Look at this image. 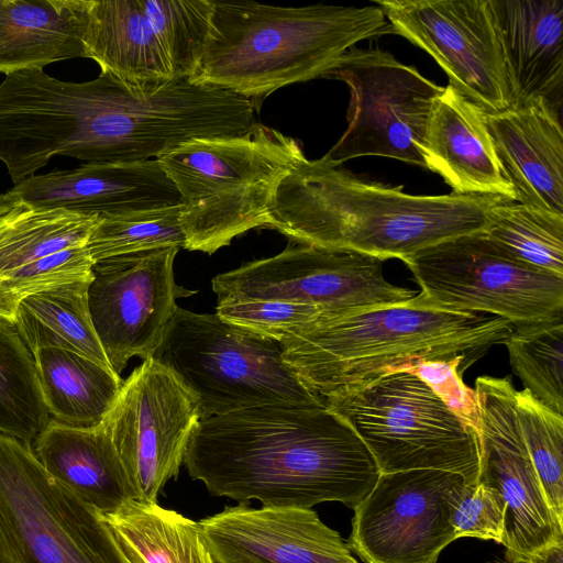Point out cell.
Returning a JSON list of instances; mask_svg holds the SVG:
<instances>
[{"mask_svg":"<svg viewBox=\"0 0 563 563\" xmlns=\"http://www.w3.org/2000/svg\"><path fill=\"white\" fill-rule=\"evenodd\" d=\"M183 464L213 496L303 508L339 501L354 509L380 474L364 442L325 402L200 419Z\"/></svg>","mask_w":563,"mask_h":563,"instance_id":"cell-1","label":"cell"},{"mask_svg":"<svg viewBox=\"0 0 563 563\" xmlns=\"http://www.w3.org/2000/svg\"><path fill=\"white\" fill-rule=\"evenodd\" d=\"M499 196H417L307 157L280 181L266 227L296 244L409 260L441 241L485 231Z\"/></svg>","mask_w":563,"mask_h":563,"instance_id":"cell-2","label":"cell"},{"mask_svg":"<svg viewBox=\"0 0 563 563\" xmlns=\"http://www.w3.org/2000/svg\"><path fill=\"white\" fill-rule=\"evenodd\" d=\"M512 328L500 317L431 307L417 294L387 307L323 311L280 344L287 365L324 400L418 361L462 356L466 369Z\"/></svg>","mask_w":563,"mask_h":563,"instance_id":"cell-3","label":"cell"},{"mask_svg":"<svg viewBox=\"0 0 563 563\" xmlns=\"http://www.w3.org/2000/svg\"><path fill=\"white\" fill-rule=\"evenodd\" d=\"M389 32L378 7H278L212 0L191 79L250 99L324 77L357 42Z\"/></svg>","mask_w":563,"mask_h":563,"instance_id":"cell-4","label":"cell"},{"mask_svg":"<svg viewBox=\"0 0 563 563\" xmlns=\"http://www.w3.org/2000/svg\"><path fill=\"white\" fill-rule=\"evenodd\" d=\"M305 158L295 139L260 123L241 135L192 139L162 155L180 196L184 249L212 254L266 225L280 181Z\"/></svg>","mask_w":563,"mask_h":563,"instance_id":"cell-5","label":"cell"},{"mask_svg":"<svg viewBox=\"0 0 563 563\" xmlns=\"http://www.w3.org/2000/svg\"><path fill=\"white\" fill-rule=\"evenodd\" d=\"M152 357L194 395L201 419L272 404H324L287 365L280 342L217 313L177 306Z\"/></svg>","mask_w":563,"mask_h":563,"instance_id":"cell-6","label":"cell"},{"mask_svg":"<svg viewBox=\"0 0 563 563\" xmlns=\"http://www.w3.org/2000/svg\"><path fill=\"white\" fill-rule=\"evenodd\" d=\"M324 402L356 432L380 474L441 470L478 482L476 432L417 375L386 374Z\"/></svg>","mask_w":563,"mask_h":563,"instance_id":"cell-7","label":"cell"},{"mask_svg":"<svg viewBox=\"0 0 563 563\" xmlns=\"http://www.w3.org/2000/svg\"><path fill=\"white\" fill-rule=\"evenodd\" d=\"M405 263L434 308L484 312L512 325L563 313V277L512 258L484 231L441 241Z\"/></svg>","mask_w":563,"mask_h":563,"instance_id":"cell-8","label":"cell"},{"mask_svg":"<svg viewBox=\"0 0 563 563\" xmlns=\"http://www.w3.org/2000/svg\"><path fill=\"white\" fill-rule=\"evenodd\" d=\"M324 77L350 90L347 129L325 159L383 156L424 167L418 146L443 87L386 51L355 46Z\"/></svg>","mask_w":563,"mask_h":563,"instance_id":"cell-9","label":"cell"},{"mask_svg":"<svg viewBox=\"0 0 563 563\" xmlns=\"http://www.w3.org/2000/svg\"><path fill=\"white\" fill-rule=\"evenodd\" d=\"M0 511L25 563H128L100 514L0 434Z\"/></svg>","mask_w":563,"mask_h":563,"instance_id":"cell-10","label":"cell"},{"mask_svg":"<svg viewBox=\"0 0 563 563\" xmlns=\"http://www.w3.org/2000/svg\"><path fill=\"white\" fill-rule=\"evenodd\" d=\"M383 260L349 249L289 245L212 279L218 301L280 300L325 311L401 303L417 292L389 283Z\"/></svg>","mask_w":563,"mask_h":563,"instance_id":"cell-11","label":"cell"},{"mask_svg":"<svg viewBox=\"0 0 563 563\" xmlns=\"http://www.w3.org/2000/svg\"><path fill=\"white\" fill-rule=\"evenodd\" d=\"M201 413L194 395L153 357L123 380L104 418L136 499L156 503L176 478Z\"/></svg>","mask_w":563,"mask_h":563,"instance_id":"cell-12","label":"cell"},{"mask_svg":"<svg viewBox=\"0 0 563 563\" xmlns=\"http://www.w3.org/2000/svg\"><path fill=\"white\" fill-rule=\"evenodd\" d=\"M479 413V477L507 505L505 560L527 563L563 542V521L550 508L530 459L516 412L510 376L476 379Z\"/></svg>","mask_w":563,"mask_h":563,"instance_id":"cell-13","label":"cell"},{"mask_svg":"<svg viewBox=\"0 0 563 563\" xmlns=\"http://www.w3.org/2000/svg\"><path fill=\"white\" fill-rule=\"evenodd\" d=\"M389 32L430 54L449 85L485 113L511 107L487 0H376Z\"/></svg>","mask_w":563,"mask_h":563,"instance_id":"cell-14","label":"cell"},{"mask_svg":"<svg viewBox=\"0 0 563 563\" xmlns=\"http://www.w3.org/2000/svg\"><path fill=\"white\" fill-rule=\"evenodd\" d=\"M178 251L157 249L92 265L89 312L108 362L118 375L131 357L153 356L177 307L176 300L196 294L174 279Z\"/></svg>","mask_w":563,"mask_h":563,"instance_id":"cell-15","label":"cell"},{"mask_svg":"<svg viewBox=\"0 0 563 563\" xmlns=\"http://www.w3.org/2000/svg\"><path fill=\"white\" fill-rule=\"evenodd\" d=\"M463 481L441 470L379 474L354 508L347 548L364 563H437L455 540L448 500Z\"/></svg>","mask_w":563,"mask_h":563,"instance_id":"cell-16","label":"cell"},{"mask_svg":"<svg viewBox=\"0 0 563 563\" xmlns=\"http://www.w3.org/2000/svg\"><path fill=\"white\" fill-rule=\"evenodd\" d=\"M198 525L217 563H358L311 508L239 504Z\"/></svg>","mask_w":563,"mask_h":563,"instance_id":"cell-17","label":"cell"},{"mask_svg":"<svg viewBox=\"0 0 563 563\" xmlns=\"http://www.w3.org/2000/svg\"><path fill=\"white\" fill-rule=\"evenodd\" d=\"M12 192L23 205L108 216L180 205V196L158 159L88 163L33 175Z\"/></svg>","mask_w":563,"mask_h":563,"instance_id":"cell-18","label":"cell"},{"mask_svg":"<svg viewBox=\"0 0 563 563\" xmlns=\"http://www.w3.org/2000/svg\"><path fill=\"white\" fill-rule=\"evenodd\" d=\"M484 117L516 202L563 216V130L558 108L536 99Z\"/></svg>","mask_w":563,"mask_h":563,"instance_id":"cell-19","label":"cell"},{"mask_svg":"<svg viewBox=\"0 0 563 563\" xmlns=\"http://www.w3.org/2000/svg\"><path fill=\"white\" fill-rule=\"evenodd\" d=\"M511 107L545 99L559 108L563 86V0H487Z\"/></svg>","mask_w":563,"mask_h":563,"instance_id":"cell-20","label":"cell"},{"mask_svg":"<svg viewBox=\"0 0 563 563\" xmlns=\"http://www.w3.org/2000/svg\"><path fill=\"white\" fill-rule=\"evenodd\" d=\"M485 112L448 85L435 99L418 150L424 168L438 173L455 194L516 201L485 123Z\"/></svg>","mask_w":563,"mask_h":563,"instance_id":"cell-21","label":"cell"},{"mask_svg":"<svg viewBox=\"0 0 563 563\" xmlns=\"http://www.w3.org/2000/svg\"><path fill=\"white\" fill-rule=\"evenodd\" d=\"M85 58L132 86L177 78L139 0H68Z\"/></svg>","mask_w":563,"mask_h":563,"instance_id":"cell-22","label":"cell"},{"mask_svg":"<svg viewBox=\"0 0 563 563\" xmlns=\"http://www.w3.org/2000/svg\"><path fill=\"white\" fill-rule=\"evenodd\" d=\"M31 449L49 476L99 514L136 499L104 420L77 428L51 418Z\"/></svg>","mask_w":563,"mask_h":563,"instance_id":"cell-23","label":"cell"},{"mask_svg":"<svg viewBox=\"0 0 563 563\" xmlns=\"http://www.w3.org/2000/svg\"><path fill=\"white\" fill-rule=\"evenodd\" d=\"M85 57L68 0H0V73Z\"/></svg>","mask_w":563,"mask_h":563,"instance_id":"cell-24","label":"cell"},{"mask_svg":"<svg viewBox=\"0 0 563 563\" xmlns=\"http://www.w3.org/2000/svg\"><path fill=\"white\" fill-rule=\"evenodd\" d=\"M34 357L44 401L54 420L77 428H92L104 420L122 386L120 375L63 349H41Z\"/></svg>","mask_w":563,"mask_h":563,"instance_id":"cell-25","label":"cell"},{"mask_svg":"<svg viewBox=\"0 0 563 563\" xmlns=\"http://www.w3.org/2000/svg\"><path fill=\"white\" fill-rule=\"evenodd\" d=\"M100 516L128 563H217L198 522L156 503L132 499Z\"/></svg>","mask_w":563,"mask_h":563,"instance_id":"cell-26","label":"cell"},{"mask_svg":"<svg viewBox=\"0 0 563 563\" xmlns=\"http://www.w3.org/2000/svg\"><path fill=\"white\" fill-rule=\"evenodd\" d=\"M90 280L52 287L19 303L13 322L33 354L41 349H63L111 368L89 312Z\"/></svg>","mask_w":563,"mask_h":563,"instance_id":"cell-27","label":"cell"},{"mask_svg":"<svg viewBox=\"0 0 563 563\" xmlns=\"http://www.w3.org/2000/svg\"><path fill=\"white\" fill-rule=\"evenodd\" d=\"M99 216L22 202L0 214V276L57 252L87 245Z\"/></svg>","mask_w":563,"mask_h":563,"instance_id":"cell-28","label":"cell"},{"mask_svg":"<svg viewBox=\"0 0 563 563\" xmlns=\"http://www.w3.org/2000/svg\"><path fill=\"white\" fill-rule=\"evenodd\" d=\"M49 419L34 354L0 316V434L31 445Z\"/></svg>","mask_w":563,"mask_h":563,"instance_id":"cell-29","label":"cell"},{"mask_svg":"<svg viewBox=\"0 0 563 563\" xmlns=\"http://www.w3.org/2000/svg\"><path fill=\"white\" fill-rule=\"evenodd\" d=\"M484 234L512 258L563 277V216L504 200Z\"/></svg>","mask_w":563,"mask_h":563,"instance_id":"cell-30","label":"cell"},{"mask_svg":"<svg viewBox=\"0 0 563 563\" xmlns=\"http://www.w3.org/2000/svg\"><path fill=\"white\" fill-rule=\"evenodd\" d=\"M503 344L525 388L549 409L563 416V313L514 325Z\"/></svg>","mask_w":563,"mask_h":563,"instance_id":"cell-31","label":"cell"},{"mask_svg":"<svg viewBox=\"0 0 563 563\" xmlns=\"http://www.w3.org/2000/svg\"><path fill=\"white\" fill-rule=\"evenodd\" d=\"M165 247H185L180 205L100 216L87 243L93 263Z\"/></svg>","mask_w":563,"mask_h":563,"instance_id":"cell-32","label":"cell"},{"mask_svg":"<svg viewBox=\"0 0 563 563\" xmlns=\"http://www.w3.org/2000/svg\"><path fill=\"white\" fill-rule=\"evenodd\" d=\"M177 78H191L209 31L212 0H139Z\"/></svg>","mask_w":563,"mask_h":563,"instance_id":"cell-33","label":"cell"},{"mask_svg":"<svg viewBox=\"0 0 563 563\" xmlns=\"http://www.w3.org/2000/svg\"><path fill=\"white\" fill-rule=\"evenodd\" d=\"M516 412L545 499L563 521V416L526 388L516 391Z\"/></svg>","mask_w":563,"mask_h":563,"instance_id":"cell-34","label":"cell"},{"mask_svg":"<svg viewBox=\"0 0 563 563\" xmlns=\"http://www.w3.org/2000/svg\"><path fill=\"white\" fill-rule=\"evenodd\" d=\"M87 245L42 257L0 276V316L13 321L19 303L52 287L91 279Z\"/></svg>","mask_w":563,"mask_h":563,"instance_id":"cell-35","label":"cell"},{"mask_svg":"<svg viewBox=\"0 0 563 563\" xmlns=\"http://www.w3.org/2000/svg\"><path fill=\"white\" fill-rule=\"evenodd\" d=\"M448 501L455 540L476 538L504 544L507 505L496 488L463 481L451 489Z\"/></svg>","mask_w":563,"mask_h":563,"instance_id":"cell-36","label":"cell"},{"mask_svg":"<svg viewBox=\"0 0 563 563\" xmlns=\"http://www.w3.org/2000/svg\"><path fill=\"white\" fill-rule=\"evenodd\" d=\"M324 309L280 300L218 301L216 313L223 320L278 342L291 330L314 319Z\"/></svg>","mask_w":563,"mask_h":563,"instance_id":"cell-37","label":"cell"},{"mask_svg":"<svg viewBox=\"0 0 563 563\" xmlns=\"http://www.w3.org/2000/svg\"><path fill=\"white\" fill-rule=\"evenodd\" d=\"M404 371L423 380L443 404L464 423L479 434V413L475 390L462 380L464 360L456 356L449 361H418Z\"/></svg>","mask_w":563,"mask_h":563,"instance_id":"cell-38","label":"cell"},{"mask_svg":"<svg viewBox=\"0 0 563 563\" xmlns=\"http://www.w3.org/2000/svg\"><path fill=\"white\" fill-rule=\"evenodd\" d=\"M0 563H25L18 543L0 511Z\"/></svg>","mask_w":563,"mask_h":563,"instance_id":"cell-39","label":"cell"},{"mask_svg":"<svg viewBox=\"0 0 563 563\" xmlns=\"http://www.w3.org/2000/svg\"><path fill=\"white\" fill-rule=\"evenodd\" d=\"M527 563H563V542L549 547Z\"/></svg>","mask_w":563,"mask_h":563,"instance_id":"cell-40","label":"cell"},{"mask_svg":"<svg viewBox=\"0 0 563 563\" xmlns=\"http://www.w3.org/2000/svg\"><path fill=\"white\" fill-rule=\"evenodd\" d=\"M19 203L18 197L11 191L0 194V214L11 210Z\"/></svg>","mask_w":563,"mask_h":563,"instance_id":"cell-41","label":"cell"},{"mask_svg":"<svg viewBox=\"0 0 563 563\" xmlns=\"http://www.w3.org/2000/svg\"><path fill=\"white\" fill-rule=\"evenodd\" d=\"M487 563H517V562H510V561H507V560L495 559V560L489 561Z\"/></svg>","mask_w":563,"mask_h":563,"instance_id":"cell-42","label":"cell"}]
</instances>
